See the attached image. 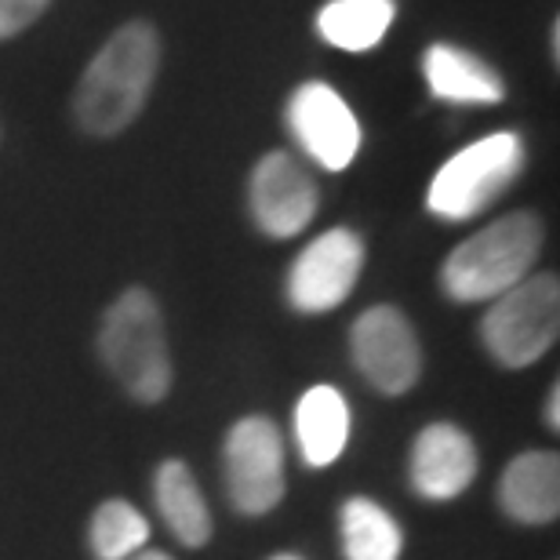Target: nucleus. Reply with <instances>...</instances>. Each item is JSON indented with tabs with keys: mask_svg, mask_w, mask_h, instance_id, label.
Instances as JSON below:
<instances>
[{
	"mask_svg": "<svg viewBox=\"0 0 560 560\" xmlns=\"http://www.w3.org/2000/svg\"><path fill=\"white\" fill-rule=\"evenodd\" d=\"M342 553L346 560H400L405 553V528L383 502L353 495L339 510Z\"/></svg>",
	"mask_w": 560,
	"mask_h": 560,
	"instance_id": "17",
	"label": "nucleus"
},
{
	"mask_svg": "<svg viewBox=\"0 0 560 560\" xmlns=\"http://www.w3.org/2000/svg\"><path fill=\"white\" fill-rule=\"evenodd\" d=\"M226 495L244 517H262L284 502V436L266 416H244L230 425L222 444Z\"/></svg>",
	"mask_w": 560,
	"mask_h": 560,
	"instance_id": "6",
	"label": "nucleus"
},
{
	"mask_svg": "<svg viewBox=\"0 0 560 560\" xmlns=\"http://www.w3.org/2000/svg\"><path fill=\"white\" fill-rule=\"evenodd\" d=\"M288 131L324 172H342L361 153V120L350 103L324 81L299 84L284 109Z\"/></svg>",
	"mask_w": 560,
	"mask_h": 560,
	"instance_id": "9",
	"label": "nucleus"
},
{
	"mask_svg": "<svg viewBox=\"0 0 560 560\" xmlns=\"http://www.w3.org/2000/svg\"><path fill=\"white\" fill-rule=\"evenodd\" d=\"M150 539V521L128 499H106L88 524V546L95 560H128Z\"/></svg>",
	"mask_w": 560,
	"mask_h": 560,
	"instance_id": "18",
	"label": "nucleus"
},
{
	"mask_svg": "<svg viewBox=\"0 0 560 560\" xmlns=\"http://www.w3.org/2000/svg\"><path fill=\"white\" fill-rule=\"evenodd\" d=\"M425 88L455 106H495L506 98V84L495 73V66L480 55L458 48V44H430L422 55Z\"/></svg>",
	"mask_w": 560,
	"mask_h": 560,
	"instance_id": "13",
	"label": "nucleus"
},
{
	"mask_svg": "<svg viewBox=\"0 0 560 560\" xmlns=\"http://www.w3.org/2000/svg\"><path fill=\"white\" fill-rule=\"evenodd\" d=\"M128 560H172V557L161 553V550H139V553H131Z\"/></svg>",
	"mask_w": 560,
	"mask_h": 560,
	"instance_id": "21",
	"label": "nucleus"
},
{
	"mask_svg": "<svg viewBox=\"0 0 560 560\" xmlns=\"http://www.w3.org/2000/svg\"><path fill=\"white\" fill-rule=\"evenodd\" d=\"M51 0H0V40L19 37L22 30H30Z\"/></svg>",
	"mask_w": 560,
	"mask_h": 560,
	"instance_id": "19",
	"label": "nucleus"
},
{
	"mask_svg": "<svg viewBox=\"0 0 560 560\" xmlns=\"http://www.w3.org/2000/svg\"><path fill=\"white\" fill-rule=\"evenodd\" d=\"M499 502L510 521L546 528L560 517V458L557 452H521L499 480Z\"/></svg>",
	"mask_w": 560,
	"mask_h": 560,
	"instance_id": "12",
	"label": "nucleus"
},
{
	"mask_svg": "<svg viewBox=\"0 0 560 560\" xmlns=\"http://www.w3.org/2000/svg\"><path fill=\"white\" fill-rule=\"evenodd\" d=\"M560 335V284L553 273H528L491 299L480 320V342L502 368H532Z\"/></svg>",
	"mask_w": 560,
	"mask_h": 560,
	"instance_id": "5",
	"label": "nucleus"
},
{
	"mask_svg": "<svg viewBox=\"0 0 560 560\" xmlns=\"http://www.w3.org/2000/svg\"><path fill=\"white\" fill-rule=\"evenodd\" d=\"M295 441L302 463L313 469L331 466L350 444V405L335 386L320 383L302 394L295 408Z\"/></svg>",
	"mask_w": 560,
	"mask_h": 560,
	"instance_id": "14",
	"label": "nucleus"
},
{
	"mask_svg": "<svg viewBox=\"0 0 560 560\" xmlns=\"http://www.w3.org/2000/svg\"><path fill=\"white\" fill-rule=\"evenodd\" d=\"M546 425L557 433L560 430V386L550 389V400H546Z\"/></svg>",
	"mask_w": 560,
	"mask_h": 560,
	"instance_id": "20",
	"label": "nucleus"
},
{
	"mask_svg": "<svg viewBox=\"0 0 560 560\" xmlns=\"http://www.w3.org/2000/svg\"><path fill=\"white\" fill-rule=\"evenodd\" d=\"M477 444L455 422H430L419 430L408 458V480L425 502H452L474 485L477 477Z\"/></svg>",
	"mask_w": 560,
	"mask_h": 560,
	"instance_id": "11",
	"label": "nucleus"
},
{
	"mask_svg": "<svg viewBox=\"0 0 560 560\" xmlns=\"http://www.w3.org/2000/svg\"><path fill=\"white\" fill-rule=\"evenodd\" d=\"M153 499L167 524V532H172L178 542L189 546V550H200V546L211 542L215 521H211L208 502L197 488L194 469H189L183 458H164V463L156 466Z\"/></svg>",
	"mask_w": 560,
	"mask_h": 560,
	"instance_id": "15",
	"label": "nucleus"
},
{
	"mask_svg": "<svg viewBox=\"0 0 560 560\" xmlns=\"http://www.w3.org/2000/svg\"><path fill=\"white\" fill-rule=\"evenodd\" d=\"M98 357L106 372L139 405H156L172 394V350L164 313L145 288H125L109 302L98 324Z\"/></svg>",
	"mask_w": 560,
	"mask_h": 560,
	"instance_id": "2",
	"label": "nucleus"
},
{
	"mask_svg": "<svg viewBox=\"0 0 560 560\" xmlns=\"http://www.w3.org/2000/svg\"><path fill=\"white\" fill-rule=\"evenodd\" d=\"M397 19V0H328L317 11V33L339 51H372Z\"/></svg>",
	"mask_w": 560,
	"mask_h": 560,
	"instance_id": "16",
	"label": "nucleus"
},
{
	"mask_svg": "<svg viewBox=\"0 0 560 560\" xmlns=\"http://www.w3.org/2000/svg\"><path fill=\"white\" fill-rule=\"evenodd\" d=\"M524 172V142L513 131H495L466 150H458L452 161L441 164V172L430 178L425 208L444 222H466L488 211Z\"/></svg>",
	"mask_w": 560,
	"mask_h": 560,
	"instance_id": "4",
	"label": "nucleus"
},
{
	"mask_svg": "<svg viewBox=\"0 0 560 560\" xmlns=\"http://www.w3.org/2000/svg\"><path fill=\"white\" fill-rule=\"evenodd\" d=\"M270 560H302L299 553H273Z\"/></svg>",
	"mask_w": 560,
	"mask_h": 560,
	"instance_id": "22",
	"label": "nucleus"
},
{
	"mask_svg": "<svg viewBox=\"0 0 560 560\" xmlns=\"http://www.w3.org/2000/svg\"><path fill=\"white\" fill-rule=\"evenodd\" d=\"M161 70V37L150 22H125L114 30L73 92V120L95 139L120 136L142 114Z\"/></svg>",
	"mask_w": 560,
	"mask_h": 560,
	"instance_id": "1",
	"label": "nucleus"
},
{
	"mask_svg": "<svg viewBox=\"0 0 560 560\" xmlns=\"http://www.w3.org/2000/svg\"><path fill=\"white\" fill-rule=\"evenodd\" d=\"M350 357L364 383L386 397L408 394L422 375V342L397 306H372L353 320Z\"/></svg>",
	"mask_w": 560,
	"mask_h": 560,
	"instance_id": "7",
	"label": "nucleus"
},
{
	"mask_svg": "<svg viewBox=\"0 0 560 560\" xmlns=\"http://www.w3.org/2000/svg\"><path fill=\"white\" fill-rule=\"evenodd\" d=\"M368 259L361 233L335 226L313 237L288 270V302L299 313H328L357 288Z\"/></svg>",
	"mask_w": 560,
	"mask_h": 560,
	"instance_id": "8",
	"label": "nucleus"
},
{
	"mask_svg": "<svg viewBox=\"0 0 560 560\" xmlns=\"http://www.w3.org/2000/svg\"><path fill=\"white\" fill-rule=\"evenodd\" d=\"M317 186L310 172L295 156L284 150H270L259 164L252 167L248 178V208L252 219L266 237L288 241L299 237L317 215Z\"/></svg>",
	"mask_w": 560,
	"mask_h": 560,
	"instance_id": "10",
	"label": "nucleus"
},
{
	"mask_svg": "<svg viewBox=\"0 0 560 560\" xmlns=\"http://www.w3.org/2000/svg\"><path fill=\"white\" fill-rule=\"evenodd\" d=\"M542 222L535 211H510L466 237L441 266V288L452 302H491L532 273L542 255Z\"/></svg>",
	"mask_w": 560,
	"mask_h": 560,
	"instance_id": "3",
	"label": "nucleus"
}]
</instances>
